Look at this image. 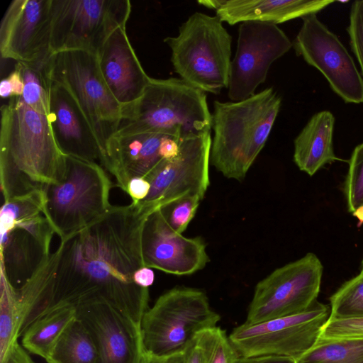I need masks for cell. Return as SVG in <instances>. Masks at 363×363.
Returning <instances> with one entry per match:
<instances>
[{"mask_svg": "<svg viewBox=\"0 0 363 363\" xmlns=\"http://www.w3.org/2000/svg\"><path fill=\"white\" fill-rule=\"evenodd\" d=\"M152 213L133 202L112 205L99 220L60 240L51 308L102 298L140 325L149 288L137 285L134 274L145 267L142 233Z\"/></svg>", "mask_w": 363, "mask_h": 363, "instance_id": "cell-1", "label": "cell"}, {"mask_svg": "<svg viewBox=\"0 0 363 363\" xmlns=\"http://www.w3.org/2000/svg\"><path fill=\"white\" fill-rule=\"evenodd\" d=\"M66 155L54 138L48 116L20 96L1 108L0 184L4 201L43 191L60 182Z\"/></svg>", "mask_w": 363, "mask_h": 363, "instance_id": "cell-2", "label": "cell"}, {"mask_svg": "<svg viewBox=\"0 0 363 363\" xmlns=\"http://www.w3.org/2000/svg\"><path fill=\"white\" fill-rule=\"evenodd\" d=\"M281 104L272 87L239 101H216L210 163L225 177L242 180L264 147Z\"/></svg>", "mask_w": 363, "mask_h": 363, "instance_id": "cell-3", "label": "cell"}, {"mask_svg": "<svg viewBox=\"0 0 363 363\" xmlns=\"http://www.w3.org/2000/svg\"><path fill=\"white\" fill-rule=\"evenodd\" d=\"M211 128L212 114L204 91L181 79L151 78L141 96L123 106L114 135L155 133L184 139Z\"/></svg>", "mask_w": 363, "mask_h": 363, "instance_id": "cell-4", "label": "cell"}, {"mask_svg": "<svg viewBox=\"0 0 363 363\" xmlns=\"http://www.w3.org/2000/svg\"><path fill=\"white\" fill-rule=\"evenodd\" d=\"M217 16L191 14L174 37L164 42L171 49V62L180 79L206 92L228 88L232 36Z\"/></svg>", "mask_w": 363, "mask_h": 363, "instance_id": "cell-5", "label": "cell"}, {"mask_svg": "<svg viewBox=\"0 0 363 363\" xmlns=\"http://www.w3.org/2000/svg\"><path fill=\"white\" fill-rule=\"evenodd\" d=\"M0 230L1 275L19 288L51 255L55 232L44 213L43 191L4 201Z\"/></svg>", "mask_w": 363, "mask_h": 363, "instance_id": "cell-6", "label": "cell"}, {"mask_svg": "<svg viewBox=\"0 0 363 363\" xmlns=\"http://www.w3.org/2000/svg\"><path fill=\"white\" fill-rule=\"evenodd\" d=\"M113 183L99 163L66 155L64 178L43 190L44 213L60 240L79 233L110 209Z\"/></svg>", "mask_w": 363, "mask_h": 363, "instance_id": "cell-7", "label": "cell"}, {"mask_svg": "<svg viewBox=\"0 0 363 363\" xmlns=\"http://www.w3.org/2000/svg\"><path fill=\"white\" fill-rule=\"evenodd\" d=\"M220 315L206 294L189 287H174L162 294L141 320L144 352L158 355L183 352L201 331L216 326Z\"/></svg>", "mask_w": 363, "mask_h": 363, "instance_id": "cell-8", "label": "cell"}, {"mask_svg": "<svg viewBox=\"0 0 363 363\" xmlns=\"http://www.w3.org/2000/svg\"><path fill=\"white\" fill-rule=\"evenodd\" d=\"M50 72L51 79L74 97L105 155L107 142L118 130L123 107L104 82L96 55L84 50L52 54Z\"/></svg>", "mask_w": 363, "mask_h": 363, "instance_id": "cell-9", "label": "cell"}, {"mask_svg": "<svg viewBox=\"0 0 363 363\" xmlns=\"http://www.w3.org/2000/svg\"><path fill=\"white\" fill-rule=\"evenodd\" d=\"M52 54L84 50L96 55L130 17L128 0H51Z\"/></svg>", "mask_w": 363, "mask_h": 363, "instance_id": "cell-10", "label": "cell"}, {"mask_svg": "<svg viewBox=\"0 0 363 363\" xmlns=\"http://www.w3.org/2000/svg\"><path fill=\"white\" fill-rule=\"evenodd\" d=\"M330 307L316 301L306 311L233 329L229 340L240 356L274 355L295 360L318 340Z\"/></svg>", "mask_w": 363, "mask_h": 363, "instance_id": "cell-11", "label": "cell"}, {"mask_svg": "<svg viewBox=\"0 0 363 363\" xmlns=\"http://www.w3.org/2000/svg\"><path fill=\"white\" fill-rule=\"evenodd\" d=\"M323 273L320 259L312 252L276 269L256 285L245 323L255 324L306 311L317 301Z\"/></svg>", "mask_w": 363, "mask_h": 363, "instance_id": "cell-12", "label": "cell"}, {"mask_svg": "<svg viewBox=\"0 0 363 363\" xmlns=\"http://www.w3.org/2000/svg\"><path fill=\"white\" fill-rule=\"evenodd\" d=\"M211 140V132L182 139L178 155L162 160L146 178L150 190L138 203L153 212L186 196L203 199L210 184Z\"/></svg>", "mask_w": 363, "mask_h": 363, "instance_id": "cell-13", "label": "cell"}, {"mask_svg": "<svg viewBox=\"0 0 363 363\" xmlns=\"http://www.w3.org/2000/svg\"><path fill=\"white\" fill-rule=\"evenodd\" d=\"M293 46L285 33L274 23L246 21L239 26L236 52L231 60L228 97L246 99L265 82L272 64Z\"/></svg>", "mask_w": 363, "mask_h": 363, "instance_id": "cell-14", "label": "cell"}, {"mask_svg": "<svg viewBox=\"0 0 363 363\" xmlns=\"http://www.w3.org/2000/svg\"><path fill=\"white\" fill-rule=\"evenodd\" d=\"M302 20L293 43L296 54L319 70L345 102L363 104V78L347 50L316 14Z\"/></svg>", "mask_w": 363, "mask_h": 363, "instance_id": "cell-15", "label": "cell"}, {"mask_svg": "<svg viewBox=\"0 0 363 363\" xmlns=\"http://www.w3.org/2000/svg\"><path fill=\"white\" fill-rule=\"evenodd\" d=\"M76 317L93 339L97 363H140V325L110 303L94 298L75 306Z\"/></svg>", "mask_w": 363, "mask_h": 363, "instance_id": "cell-16", "label": "cell"}, {"mask_svg": "<svg viewBox=\"0 0 363 363\" xmlns=\"http://www.w3.org/2000/svg\"><path fill=\"white\" fill-rule=\"evenodd\" d=\"M142 252L145 267L177 276L194 274L209 262L202 238H186L177 233L160 208L145 221Z\"/></svg>", "mask_w": 363, "mask_h": 363, "instance_id": "cell-17", "label": "cell"}, {"mask_svg": "<svg viewBox=\"0 0 363 363\" xmlns=\"http://www.w3.org/2000/svg\"><path fill=\"white\" fill-rule=\"evenodd\" d=\"M51 0H13L1 21L2 57L30 62L50 50Z\"/></svg>", "mask_w": 363, "mask_h": 363, "instance_id": "cell-18", "label": "cell"}, {"mask_svg": "<svg viewBox=\"0 0 363 363\" xmlns=\"http://www.w3.org/2000/svg\"><path fill=\"white\" fill-rule=\"evenodd\" d=\"M182 139L167 134L145 133L113 135L106 143L103 167L126 191L133 178H147L164 160L175 157Z\"/></svg>", "mask_w": 363, "mask_h": 363, "instance_id": "cell-19", "label": "cell"}, {"mask_svg": "<svg viewBox=\"0 0 363 363\" xmlns=\"http://www.w3.org/2000/svg\"><path fill=\"white\" fill-rule=\"evenodd\" d=\"M48 121L55 141L65 155L95 162L102 167L104 152L72 94L52 80Z\"/></svg>", "mask_w": 363, "mask_h": 363, "instance_id": "cell-20", "label": "cell"}, {"mask_svg": "<svg viewBox=\"0 0 363 363\" xmlns=\"http://www.w3.org/2000/svg\"><path fill=\"white\" fill-rule=\"evenodd\" d=\"M96 57L104 82L123 107L141 96L151 77L145 73L137 57L125 26L111 33Z\"/></svg>", "mask_w": 363, "mask_h": 363, "instance_id": "cell-21", "label": "cell"}, {"mask_svg": "<svg viewBox=\"0 0 363 363\" xmlns=\"http://www.w3.org/2000/svg\"><path fill=\"white\" fill-rule=\"evenodd\" d=\"M201 5L216 10V16L230 25L246 21L277 24L316 14L334 1L329 0H207Z\"/></svg>", "mask_w": 363, "mask_h": 363, "instance_id": "cell-22", "label": "cell"}, {"mask_svg": "<svg viewBox=\"0 0 363 363\" xmlns=\"http://www.w3.org/2000/svg\"><path fill=\"white\" fill-rule=\"evenodd\" d=\"M335 117L329 111L315 113L294 140V161L298 169L314 175L326 164L347 162L334 152L333 135Z\"/></svg>", "mask_w": 363, "mask_h": 363, "instance_id": "cell-23", "label": "cell"}, {"mask_svg": "<svg viewBox=\"0 0 363 363\" xmlns=\"http://www.w3.org/2000/svg\"><path fill=\"white\" fill-rule=\"evenodd\" d=\"M56 266L55 251L23 285L16 288L22 314L21 335L35 319L50 309Z\"/></svg>", "mask_w": 363, "mask_h": 363, "instance_id": "cell-24", "label": "cell"}, {"mask_svg": "<svg viewBox=\"0 0 363 363\" xmlns=\"http://www.w3.org/2000/svg\"><path fill=\"white\" fill-rule=\"evenodd\" d=\"M76 317L71 304L57 305L35 319L24 331L23 347L46 359L57 340Z\"/></svg>", "mask_w": 363, "mask_h": 363, "instance_id": "cell-25", "label": "cell"}, {"mask_svg": "<svg viewBox=\"0 0 363 363\" xmlns=\"http://www.w3.org/2000/svg\"><path fill=\"white\" fill-rule=\"evenodd\" d=\"M45 360L48 363H97L93 339L77 317L61 334Z\"/></svg>", "mask_w": 363, "mask_h": 363, "instance_id": "cell-26", "label": "cell"}, {"mask_svg": "<svg viewBox=\"0 0 363 363\" xmlns=\"http://www.w3.org/2000/svg\"><path fill=\"white\" fill-rule=\"evenodd\" d=\"M52 53L30 62H17L24 88L21 97L25 104L37 112L49 113L52 79L50 60Z\"/></svg>", "mask_w": 363, "mask_h": 363, "instance_id": "cell-27", "label": "cell"}, {"mask_svg": "<svg viewBox=\"0 0 363 363\" xmlns=\"http://www.w3.org/2000/svg\"><path fill=\"white\" fill-rule=\"evenodd\" d=\"M295 363H363V338H319Z\"/></svg>", "mask_w": 363, "mask_h": 363, "instance_id": "cell-28", "label": "cell"}, {"mask_svg": "<svg viewBox=\"0 0 363 363\" xmlns=\"http://www.w3.org/2000/svg\"><path fill=\"white\" fill-rule=\"evenodd\" d=\"M21 310L16 288L1 275L0 298V363L21 336Z\"/></svg>", "mask_w": 363, "mask_h": 363, "instance_id": "cell-29", "label": "cell"}, {"mask_svg": "<svg viewBox=\"0 0 363 363\" xmlns=\"http://www.w3.org/2000/svg\"><path fill=\"white\" fill-rule=\"evenodd\" d=\"M330 302V319L363 317V272L342 284Z\"/></svg>", "mask_w": 363, "mask_h": 363, "instance_id": "cell-30", "label": "cell"}, {"mask_svg": "<svg viewBox=\"0 0 363 363\" xmlns=\"http://www.w3.org/2000/svg\"><path fill=\"white\" fill-rule=\"evenodd\" d=\"M347 163L344 182V195L347 211L363 225V143L357 145Z\"/></svg>", "mask_w": 363, "mask_h": 363, "instance_id": "cell-31", "label": "cell"}, {"mask_svg": "<svg viewBox=\"0 0 363 363\" xmlns=\"http://www.w3.org/2000/svg\"><path fill=\"white\" fill-rule=\"evenodd\" d=\"M203 352L205 363H233L240 354L225 331L215 326L196 335Z\"/></svg>", "mask_w": 363, "mask_h": 363, "instance_id": "cell-32", "label": "cell"}, {"mask_svg": "<svg viewBox=\"0 0 363 363\" xmlns=\"http://www.w3.org/2000/svg\"><path fill=\"white\" fill-rule=\"evenodd\" d=\"M202 200L197 196H186L160 208L169 226L182 234L194 217Z\"/></svg>", "mask_w": 363, "mask_h": 363, "instance_id": "cell-33", "label": "cell"}, {"mask_svg": "<svg viewBox=\"0 0 363 363\" xmlns=\"http://www.w3.org/2000/svg\"><path fill=\"white\" fill-rule=\"evenodd\" d=\"M319 338H363V317L328 319L321 329Z\"/></svg>", "mask_w": 363, "mask_h": 363, "instance_id": "cell-34", "label": "cell"}, {"mask_svg": "<svg viewBox=\"0 0 363 363\" xmlns=\"http://www.w3.org/2000/svg\"><path fill=\"white\" fill-rule=\"evenodd\" d=\"M347 30L351 49L357 59L363 78V0L352 3Z\"/></svg>", "mask_w": 363, "mask_h": 363, "instance_id": "cell-35", "label": "cell"}, {"mask_svg": "<svg viewBox=\"0 0 363 363\" xmlns=\"http://www.w3.org/2000/svg\"><path fill=\"white\" fill-rule=\"evenodd\" d=\"M150 190V184L144 177L133 178L128 184L125 193L132 199V202L138 203L144 200Z\"/></svg>", "mask_w": 363, "mask_h": 363, "instance_id": "cell-36", "label": "cell"}, {"mask_svg": "<svg viewBox=\"0 0 363 363\" xmlns=\"http://www.w3.org/2000/svg\"><path fill=\"white\" fill-rule=\"evenodd\" d=\"M140 363H184V351L170 354L158 355L144 352Z\"/></svg>", "mask_w": 363, "mask_h": 363, "instance_id": "cell-37", "label": "cell"}, {"mask_svg": "<svg viewBox=\"0 0 363 363\" xmlns=\"http://www.w3.org/2000/svg\"><path fill=\"white\" fill-rule=\"evenodd\" d=\"M184 363H205L202 347L196 337L184 350Z\"/></svg>", "mask_w": 363, "mask_h": 363, "instance_id": "cell-38", "label": "cell"}, {"mask_svg": "<svg viewBox=\"0 0 363 363\" xmlns=\"http://www.w3.org/2000/svg\"><path fill=\"white\" fill-rule=\"evenodd\" d=\"M291 357L267 355V356H240L233 363H295Z\"/></svg>", "mask_w": 363, "mask_h": 363, "instance_id": "cell-39", "label": "cell"}, {"mask_svg": "<svg viewBox=\"0 0 363 363\" xmlns=\"http://www.w3.org/2000/svg\"><path fill=\"white\" fill-rule=\"evenodd\" d=\"M1 363H34L26 350L17 342Z\"/></svg>", "mask_w": 363, "mask_h": 363, "instance_id": "cell-40", "label": "cell"}, {"mask_svg": "<svg viewBox=\"0 0 363 363\" xmlns=\"http://www.w3.org/2000/svg\"><path fill=\"white\" fill-rule=\"evenodd\" d=\"M155 274L152 268L143 267L134 274V281L137 285L143 288H149L154 282Z\"/></svg>", "mask_w": 363, "mask_h": 363, "instance_id": "cell-41", "label": "cell"}, {"mask_svg": "<svg viewBox=\"0 0 363 363\" xmlns=\"http://www.w3.org/2000/svg\"><path fill=\"white\" fill-rule=\"evenodd\" d=\"M7 77L12 87L13 96H21L23 91L24 84L19 69L15 67V69Z\"/></svg>", "mask_w": 363, "mask_h": 363, "instance_id": "cell-42", "label": "cell"}, {"mask_svg": "<svg viewBox=\"0 0 363 363\" xmlns=\"http://www.w3.org/2000/svg\"><path fill=\"white\" fill-rule=\"evenodd\" d=\"M0 96L1 98H12L13 90L8 77L3 79L0 83Z\"/></svg>", "mask_w": 363, "mask_h": 363, "instance_id": "cell-43", "label": "cell"}, {"mask_svg": "<svg viewBox=\"0 0 363 363\" xmlns=\"http://www.w3.org/2000/svg\"><path fill=\"white\" fill-rule=\"evenodd\" d=\"M361 272H363V259L361 262Z\"/></svg>", "mask_w": 363, "mask_h": 363, "instance_id": "cell-44", "label": "cell"}]
</instances>
